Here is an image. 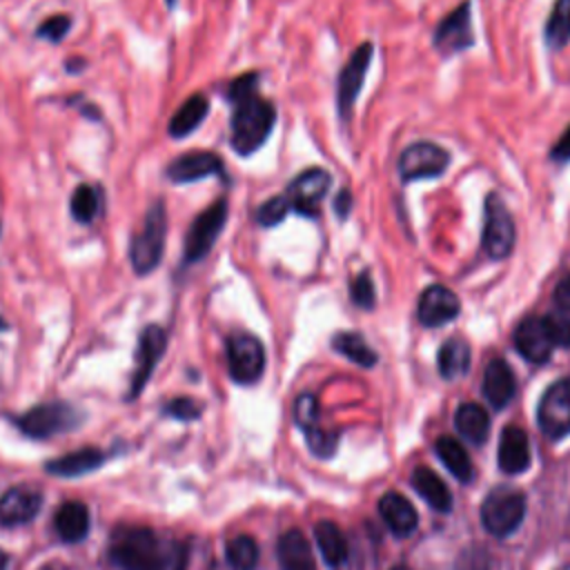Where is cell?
Here are the masks:
<instances>
[{"label": "cell", "instance_id": "cell-1", "mask_svg": "<svg viewBox=\"0 0 570 570\" xmlns=\"http://www.w3.org/2000/svg\"><path fill=\"white\" fill-rule=\"evenodd\" d=\"M274 122H276V109L269 100L252 94L234 102L232 136H229L234 151L240 156L254 154L269 138Z\"/></svg>", "mask_w": 570, "mask_h": 570}, {"label": "cell", "instance_id": "cell-2", "mask_svg": "<svg viewBox=\"0 0 570 570\" xmlns=\"http://www.w3.org/2000/svg\"><path fill=\"white\" fill-rule=\"evenodd\" d=\"M160 548L163 541L142 525H120L114 530L109 541L111 561L120 570H154Z\"/></svg>", "mask_w": 570, "mask_h": 570}, {"label": "cell", "instance_id": "cell-3", "mask_svg": "<svg viewBox=\"0 0 570 570\" xmlns=\"http://www.w3.org/2000/svg\"><path fill=\"white\" fill-rule=\"evenodd\" d=\"M165 238H167V212L163 200H156L147 209L140 223V229L134 234L129 245L131 267L138 276H145L158 267L165 252Z\"/></svg>", "mask_w": 570, "mask_h": 570}, {"label": "cell", "instance_id": "cell-4", "mask_svg": "<svg viewBox=\"0 0 570 570\" xmlns=\"http://www.w3.org/2000/svg\"><path fill=\"white\" fill-rule=\"evenodd\" d=\"M525 517V497L512 488L492 490L481 503V523L492 537L512 534Z\"/></svg>", "mask_w": 570, "mask_h": 570}, {"label": "cell", "instance_id": "cell-5", "mask_svg": "<svg viewBox=\"0 0 570 570\" xmlns=\"http://www.w3.org/2000/svg\"><path fill=\"white\" fill-rule=\"evenodd\" d=\"M514 238H517V229H514L512 214L508 212L499 194H488L485 207H483V234H481L483 252L492 261H501L510 256L514 247Z\"/></svg>", "mask_w": 570, "mask_h": 570}, {"label": "cell", "instance_id": "cell-6", "mask_svg": "<svg viewBox=\"0 0 570 570\" xmlns=\"http://www.w3.org/2000/svg\"><path fill=\"white\" fill-rule=\"evenodd\" d=\"M227 209V200L220 198L194 218L185 236V263H198L209 254V249L214 247L216 238L225 227Z\"/></svg>", "mask_w": 570, "mask_h": 570}, {"label": "cell", "instance_id": "cell-7", "mask_svg": "<svg viewBox=\"0 0 570 570\" xmlns=\"http://www.w3.org/2000/svg\"><path fill=\"white\" fill-rule=\"evenodd\" d=\"M227 367L236 383H254L265 370L263 343L245 332H236L227 338Z\"/></svg>", "mask_w": 570, "mask_h": 570}, {"label": "cell", "instance_id": "cell-8", "mask_svg": "<svg viewBox=\"0 0 570 570\" xmlns=\"http://www.w3.org/2000/svg\"><path fill=\"white\" fill-rule=\"evenodd\" d=\"M80 421V414L67 403H45L31 407L18 419V425L24 434L36 439H47L67 430H73Z\"/></svg>", "mask_w": 570, "mask_h": 570}, {"label": "cell", "instance_id": "cell-9", "mask_svg": "<svg viewBox=\"0 0 570 570\" xmlns=\"http://www.w3.org/2000/svg\"><path fill=\"white\" fill-rule=\"evenodd\" d=\"M537 423L550 439H561L570 432V376L554 381L541 396Z\"/></svg>", "mask_w": 570, "mask_h": 570}, {"label": "cell", "instance_id": "cell-10", "mask_svg": "<svg viewBox=\"0 0 570 570\" xmlns=\"http://www.w3.org/2000/svg\"><path fill=\"white\" fill-rule=\"evenodd\" d=\"M450 165V154L434 142H414L405 147L399 156V174L403 180L434 178Z\"/></svg>", "mask_w": 570, "mask_h": 570}, {"label": "cell", "instance_id": "cell-11", "mask_svg": "<svg viewBox=\"0 0 570 570\" xmlns=\"http://www.w3.org/2000/svg\"><path fill=\"white\" fill-rule=\"evenodd\" d=\"M330 185H332V176L325 169L309 167L289 183L287 200L292 209H296L298 214H305V216L318 214V203L325 198Z\"/></svg>", "mask_w": 570, "mask_h": 570}, {"label": "cell", "instance_id": "cell-12", "mask_svg": "<svg viewBox=\"0 0 570 570\" xmlns=\"http://www.w3.org/2000/svg\"><path fill=\"white\" fill-rule=\"evenodd\" d=\"M461 312L459 296L445 285H430L421 292L416 303V316L425 327H439L454 321Z\"/></svg>", "mask_w": 570, "mask_h": 570}, {"label": "cell", "instance_id": "cell-13", "mask_svg": "<svg viewBox=\"0 0 570 570\" xmlns=\"http://www.w3.org/2000/svg\"><path fill=\"white\" fill-rule=\"evenodd\" d=\"M167 345V334L160 325H147L140 336H138V347H136V367H134V376H131V392L129 396H138L149 379V374L154 372L156 363L160 361L163 352Z\"/></svg>", "mask_w": 570, "mask_h": 570}, {"label": "cell", "instance_id": "cell-14", "mask_svg": "<svg viewBox=\"0 0 570 570\" xmlns=\"http://www.w3.org/2000/svg\"><path fill=\"white\" fill-rule=\"evenodd\" d=\"M370 60H372V45L363 42L350 56V60L345 62V67L338 76V111L343 118H350V111H352V107L358 98V91L363 87Z\"/></svg>", "mask_w": 570, "mask_h": 570}, {"label": "cell", "instance_id": "cell-15", "mask_svg": "<svg viewBox=\"0 0 570 570\" xmlns=\"http://www.w3.org/2000/svg\"><path fill=\"white\" fill-rule=\"evenodd\" d=\"M514 347L517 352L528 358L530 363H546L552 356V341L546 330L543 318L539 316H528L523 318L517 330H514Z\"/></svg>", "mask_w": 570, "mask_h": 570}, {"label": "cell", "instance_id": "cell-16", "mask_svg": "<svg viewBox=\"0 0 570 570\" xmlns=\"http://www.w3.org/2000/svg\"><path fill=\"white\" fill-rule=\"evenodd\" d=\"M474 36L470 29V4L463 2L454 11H450L434 29V47L448 53L468 49Z\"/></svg>", "mask_w": 570, "mask_h": 570}, {"label": "cell", "instance_id": "cell-17", "mask_svg": "<svg viewBox=\"0 0 570 570\" xmlns=\"http://www.w3.org/2000/svg\"><path fill=\"white\" fill-rule=\"evenodd\" d=\"M214 174H223V160L214 151H187L167 165V178L174 183H194Z\"/></svg>", "mask_w": 570, "mask_h": 570}, {"label": "cell", "instance_id": "cell-18", "mask_svg": "<svg viewBox=\"0 0 570 570\" xmlns=\"http://www.w3.org/2000/svg\"><path fill=\"white\" fill-rule=\"evenodd\" d=\"M42 505V494L33 485H16L0 497V523L20 525L31 521Z\"/></svg>", "mask_w": 570, "mask_h": 570}, {"label": "cell", "instance_id": "cell-19", "mask_svg": "<svg viewBox=\"0 0 570 570\" xmlns=\"http://www.w3.org/2000/svg\"><path fill=\"white\" fill-rule=\"evenodd\" d=\"M517 392V381L503 358H492L483 372V396L494 410H503Z\"/></svg>", "mask_w": 570, "mask_h": 570}, {"label": "cell", "instance_id": "cell-20", "mask_svg": "<svg viewBox=\"0 0 570 570\" xmlns=\"http://www.w3.org/2000/svg\"><path fill=\"white\" fill-rule=\"evenodd\" d=\"M497 456H499V468L508 474H519V472L528 470V465H530L528 434L517 425H508L501 432Z\"/></svg>", "mask_w": 570, "mask_h": 570}, {"label": "cell", "instance_id": "cell-21", "mask_svg": "<svg viewBox=\"0 0 570 570\" xmlns=\"http://www.w3.org/2000/svg\"><path fill=\"white\" fill-rule=\"evenodd\" d=\"M379 514L396 537H407L419 523L414 505L396 492H387L379 499Z\"/></svg>", "mask_w": 570, "mask_h": 570}, {"label": "cell", "instance_id": "cell-22", "mask_svg": "<svg viewBox=\"0 0 570 570\" xmlns=\"http://www.w3.org/2000/svg\"><path fill=\"white\" fill-rule=\"evenodd\" d=\"M281 570H316L309 541L301 530H287L276 543Z\"/></svg>", "mask_w": 570, "mask_h": 570}, {"label": "cell", "instance_id": "cell-23", "mask_svg": "<svg viewBox=\"0 0 570 570\" xmlns=\"http://www.w3.org/2000/svg\"><path fill=\"white\" fill-rule=\"evenodd\" d=\"M56 532L62 541L73 543L87 537L89 532V510L80 501H67L58 508L56 519H53Z\"/></svg>", "mask_w": 570, "mask_h": 570}, {"label": "cell", "instance_id": "cell-24", "mask_svg": "<svg viewBox=\"0 0 570 570\" xmlns=\"http://www.w3.org/2000/svg\"><path fill=\"white\" fill-rule=\"evenodd\" d=\"M412 488L425 499L428 505H432L439 512H448L452 508V494L448 490V485L441 481V476H436L434 470L419 465L412 472Z\"/></svg>", "mask_w": 570, "mask_h": 570}, {"label": "cell", "instance_id": "cell-25", "mask_svg": "<svg viewBox=\"0 0 570 570\" xmlns=\"http://www.w3.org/2000/svg\"><path fill=\"white\" fill-rule=\"evenodd\" d=\"M209 111V100L203 94H191L171 116L169 120V134L174 138H185L189 136L207 116Z\"/></svg>", "mask_w": 570, "mask_h": 570}, {"label": "cell", "instance_id": "cell-26", "mask_svg": "<svg viewBox=\"0 0 570 570\" xmlns=\"http://www.w3.org/2000/svg\"><path fill=\"white\" fill-rule=\"evenodd\" d=\"M454 425L474 445H483L490 434V416L476 403H461L454 414Z\"/></svg>", "mask_w": 570, "mask_h": 570}, {"label": "cell", "instance_id": "cell-27", "mask_svg": "<svg viewBox=\"0 0 570 570\" xmlns=\"http://www.w3.org/2000/svg\"><path fill=\"white\" fill-rule=\"evenodd\" d=\"M314 539H316V546L325 559L327 566L332 568H338L341 563H345L347 559V541L343 537V532L338 530L336 523L332 521H318L314 525Z\"/></svg>", "mask_w": 570, "mask_h": 570}, {"label": "cell", "instance_id": "cell-28", "mask_svg": "<svg viewBox=\"0 0 570 570\" xmlns=\"http://www.w3.org/2000/svg\"><path fill=\"white\" fill-rule=\"evenodd\" d=\"M105 461V454L96 448H82L78 452H71V454H65L60 459H53L47 463V470L51 474H58V476H78V474H85L89 470H96L100 468Z\"/></svg>", "mask_w": 570, "mask_h": 570}, {"label": "cell", "instance_id": "cell-29", "mask_svg": "<svg viewBox=\"0 0 570 570\" xmlns=\"http://www.w3.org/2000/svg\"><path fill=\"white\" fill-rule=\"evenodd\" d=\"M434 452L441 459V463L461 481V483H470L472 479V463L470 456L465 452V448L452 439V436H439L434 443Z\"/></svg>", "mask_w": 570, "mask_h": 570}, {"label": "cell", "instance_id": "cell-30", "mask_svg": "<svg viewBox=\"0 0 570 570\" xmlns=\"http://www.w3.org/2000/svg\"><path fill=\"white\" fill-rule=\"evenodd\" d=\"M439 372L443 379H459L470 367V345L463 338H448L439 350Z\"/></svg>", "mask_w": 570, "mask_h": 570}, {"label": "cell", "instance_id": "cell-31", "mask_svg": "<svg viewBox=\"0 0 570 570\" xmlns=\"http://www.w3.org/2000/svg\"><path fill=\"white\" fill-rule=\"evenodd\" d=\"M332 347L345 358L354 361L361 367H372L376 363V352L365 343V338L356 332H338L332 338Z\"/></svg>", "mask_w": 570, "mask_h": 570}, {"label": "cell", "instance_id": "cell-32", "mask_svg": "<svg viewBox=\"0 0 570 570\" xmlns=\"http://www.w3.org/2000/svg\"><path fill=\"white\" fill-rule=\"evenodd\" d=\"M543 36L552 49H561L570 40V0L554 2Z\"/></svg>", "mask_w": 570, "mask_h": 570}, {"label": "cell", "instance_id": "cell-33", "mask_svg": "<svg viewBox=\"0 0 570 570\" xmlns=\"http://www.w3.org/2000/svg\"><path fill=\"white\" fill-rule=\"evenodd\" d=\"M225 552H227V563L234 570H254L256 568L258 546L252 537L238 534V537L229 539L225 546Z\"/></svg>", "mask_w": 570, "mask_h": 570}, {"label": "cell", "instance_id": "cell-34", "mask_svg": "<svg viewBox=\"0 0 570 570\" xmlns=\"http://www.w3.org/2000/svg\"><path fill=\"white\" fill-rule=\"evenodd\" d=\"M69 209H71V216L87 225L96 218L98 209H100V194L94 185H78L71 200H69Z\"/></svg>", "mask_w": 570, "mask_h": 570}, {"label": "cell", "instance_id": "cell-35", "mask_svg": "<svg viewBox=\"0 0 570 570\" xmlns=\"http://www.w3.org/2000/svg\"><path fill=\"white\" fill-rule=\"evenodd\" d=\"M289 209H292V205H289L287 196H272V198H267L258 207L256 223L263 225V227H274V225H278L287 216Z\"/></svg>", "mask_w": 570, "mask_h": 570}, {"label": "cell", "instance_id": "cell-36", "mask_svg": "<svg viewBox=\"0 0 570 570\" xmlns=\"http://www.w3.org/2000/svg\"><path fill=\"white\" fill-rule=\"evenodd\" d=\"M187 568V550L180 541L167 539L163 541L160 557L154 566V570H185Z\"/></svg>", "mask_w": 570, "mask_h": 570}, {"label": "cell", "instance_id": "cell-37", "mask_svg": "<svg viewBox=\"0 0 570 570\" xmlns=\"http://www.w3.org/2000/svg\"><path fill=\"white\" fill-rule=\"evenodd\" d=\"M294 421L303 432L318 425V401L312 394H301L294 401Z\"/></svg>", "mask_w": 570, "mask_h": 570}, {"label": "cell", "instance_id": "cell-38", "mask_svg": "<svg viewBox=\"0 0 570 570\" xmlns=\"http://www.w3.org/2000/svg\"><path fill=\"white\" fill-rule=\"evenodd\" d=\"M350 294L354 305L363 307V309H372L376 303V289H374V281L367 272H361L352 283H350Z\"/></svg>", "mask_w": 570, "mask_h": 570}, {"label": "cell", "instance_id": "cell-39", "mask_svg": "<svg viewBox=\"0 0 570 570\" xmlns=\"http://www.w3.org/2000/svg\"><path fill=\"white\" fill-rule=\"evenodd\" d=\"M69 29H71L69 16L56 13V16H51V18H47V20L40 22L36 36L42 38V40H49V42H60V40L67 36Z\"/></svg>", "mask_w": 570, "mask_h": 570}, {"label": "cell", "instance_id": "cell-40", "mask_svg": "<svg viewBox=\"0 0 570 570\" xmlns=\"http://www.w3.org/2000/svg\"><path fill=\"white\" fill-rule=\"evenodd\" d=\"M546 330L550 334L552 345H561V347H570V318L563 314H548L543 316Z\"/></svg>", "mask_w": 570, "mask_h": 570}, {"label": "cell", "instance_id": "cell-41", "mask_svg": "<svg viewBox=\"0 0 570 570\" xmlns=\"http://www.w3.org/2000/svg\"><path fill=\"white\" fill-rule=\"evenodd\" d=\"M307 436V443H309V450L318 456H330L334 452V443H336V434H330V432H323L318 425L307 430L305 432Z\"/></svg>", "mask_w": 570, "mask_h": 570}, {"label": "cell", "instance_id": "cell-42", "mask_svg": "<svg viewBox=\"0 0 570 570\" xmlns=\"http://www.w3.org/2000/svg\"><path fill=\"white\" fill-rule=\"evenodd\" d=\"M256 80H258L256 73H243V76L234 78L232 85H229V89H227V98H229L232 102H238V100H243V98L256 94Z\"/></svg>", "mask_w": 570, "mask_h": 570}, {"label": "cell", "instance_id": "cell-43", "mask_svg": "<svg viewBox=\"0 0 570 570\" xmlns=\"http://www.w3.org/2000/svg\"><path fill=\"white\" fill-rule=\"evenodd\" d=\"M454 570H490V559L481 548H470L459 557Z\"/></svg>", "mask_w": 570, "mask_h": 570}, {"label": "cell", "instance_id": "cell-44", "mask_svg": "<svg viewBox=\"0 0 570 570\" xmlns=\"http://www.w3.org/2000/svg\"><path fill=\"white\" fill-rule=\"evenodd\" d=\"M167 412L176 419H196L200 414L198 405L191 401V399H174L169 405H167Z\"/></svg>", "mask_w": 570, "mask_h": 570}, {"label": "cell", "instance_id": "cell-45", "mask_svg": "<svg viewBox=\"0 0 570 570\" xmlns=\"http://www.w3.org/2000/svg\"><path fill=\"white\" fill-rule=\"evenodd\" d=\"M552 298L561 312H570V274L557 283Z\"/></svg>", "mask_w": 570, "mask_h": 570}, {"label": "cell", "instance_id": "cell-46", "mask_svg": "<svg viewBox=\"0 0 570 570\" xmlns=\"http://www.w3.org/2000/svg\"><path fill=\"white\" fill-rule=\"evenodd\" d=\"M550 156L554 158V160H570V127L561 134V138L554 142V147H552V151H550Z\"/></svg>", "mask_w": 570, "mask_h": 570}, {"label": "cell", "instance_id": "cell-47", "mask_svg": "<svg viewBox=\"0 0 570 570\" xmlns=\"http://www.w3.org/2000/svg\"><path fill=\"white\" fill-rule=\"evenodd\" d=\"M350 207H352V194H350V189H341L334 198V209L341 218H345L350 214Z\"/></svg>", "mask_w": 570, "mask_h": 570}, {"label": "cell", "instance_id": "cell-48", "mask_svg": "<svg viewBox=\"0 0 570 570\" xmlns=\"http://www.w3.org/2000/svg\"><path fill=\"white\" fill-rule=\"evenodd\" d=\"M87 62L82 60V58H73V60H67V69L69 71H78V69H82Z\"/></svg>", "mask_w": 570, "mask_h": 570}, {"label": "cell", "instance_id": "cell-49", "mask_svg": "<svg viewBox=\"0 0 570 570\" xmlns=\"http://www.w3.org/2000/svg\"><path fill=\"white\" fill-rule=\"evenodd\" d=\"M7 561H9L7 554L0 550V570H7Z\"/></svg>", "mask_w": 570, "mask_h": 570}, {"label": "cell", "instance_id": "cell-50", "mask_svg": "<svg viewBox=\"0 0 570 570\" xmlns=\"http://www.w3.org/2000/svg\"><path fill=\"white\" fill-rule=\"evenodd\" d=\"M392 570H410V568H405V566H394Z\"/></svg>", "mask_w": 570, "mask_h": 570}, {"label": "cell", "instance_id": "cell-51", "mask_svg": "<svg viewBox=\"0 0 570 570\" xmlns=\"http://www.w3.org/2000/svg\"><path fill=\"white\" fill-rule=\"evenodd\" d=\"M4 327H7V325H4V321L0 318V330H4Z\"/></svg>", "mask_w": 570, "mask_h": 570}, {"label": "cell", "instance_id": "cell-52", "mask_svg": "<svg viewBox=\"0 0 570 570\" xmlns=\"http://www.w3.org/2000/svg\"><path fill=\"white\" fill-rule=\"evenodd\" d=\"M174 2H176V0H167V4H169V7H174Z\"/></svg>", "mask_w": 570, "mask_h": 570}, {"label": "cell", "instance_id": "cell-53", "mask_svg": "<svg viewBox=\"0 0 570 570\" xmlns=\"http://www.w3.org/2000/svg\"><path fill=\"white\" fill-rule=\"evenodd\" d=\"M0 232H2V227H0Z\"/></svg>", "mask_w": 570, "mask_h": 570}]
</instances>
